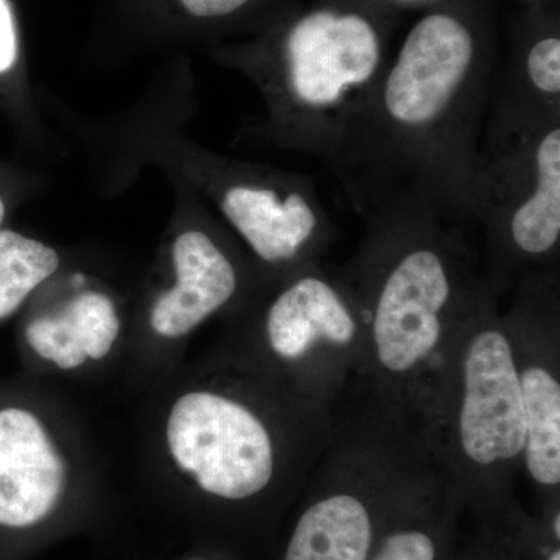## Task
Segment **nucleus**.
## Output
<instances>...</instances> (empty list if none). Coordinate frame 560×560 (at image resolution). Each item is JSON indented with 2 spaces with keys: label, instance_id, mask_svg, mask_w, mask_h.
Instances as JSON below:
<instances>
[{
  "label": "nucleus",
  "instance_id": "423d86ee",
  "mask_svg": "<svg viewBox=\"0 0 560 560\" xmlns=\"http://www.w3.org/2000/svg\"><path fill=\"white\" fill-rule=\"evenodd\" d=\"M205 186L264 264H294L330 235L327 209L308 176L215 158L205 168Z\"/></svg>",
  "mask_w": 560,
  "mask_h": 560
},
{
  "label": "nucleus",
  "instance_id": "6ab92c4d",
  "mask_svg": "<svg viewBox=\"0 0 560 560\" xmlns=\"http://www.w3.org/2000/svg\"><path fill=\"white\" fill-rule=\"evenodd\" d=\"M555 533L556 536L560 537V514L556 515L555 518Z\"/></svg>",
  "mask_w": 560,
  "mask_h": 560
},
{
  "label": "nucleus",
  "instance_id": "4468645a",
  "mask_svg": "<svg viewBox=\"0 0 560 560\" xmlns=\"http://www.w3.org/2000/svg\"><path fill=\"white\" fill-rule=\"evenodd\" d=\"M57 249L21 232L0 230V320L20 311L60 268Z\"/></svg>",
  "mask_w": 560,
  "mask_h": 560
},
{
  "label": "nucleus",
  "instance_id": "dca6fc26",
  "mask_svg": "<svg viewBox=\"0 0 560 560\" xmlns=\"http://www.w3.org/2000/svg\"><path fill=\"white\" fill-rule=\"evenodd\" d=\"M375 560H434V545L427 534L407 530L390 537Z\"/></svg>",
  "mask_w": 560,
  "mask_h": 560
},
{
  "label": "nucleus",
  "instance_id": "20e7f679",
  "mask_svg": "<svg viewBox=\"0 0 560 560\" xmlns=\"http://www.w3.org/2000/svg\"><path fill=\"white\" fill-rule=\"evenodd\" d=\"M475 221L515 256L541 259L560 241V116L485 130Z\"/></svg>",
  "mask_w": 560,
  "mask_h": 560
},
{
  "label": "nucleus",
  "instance_id": "9b49d317",
  "mask_svg": "<svg viewBox=\"0 0 560 560\" xmlns=\"http://www.w3.org/2000/svg\"><path fill=\"white\" fill-rule=\"evenodd\" d=\"M121 319L116 302L101 290H81L54 312L28 320L25 340L39 359L61 371L106 359L119 340Z\"/></svg>",
  "mask_w": 560,
  "mask_h": 560
},
{
  "label": "nucleus",
  "instance_id": "f8f14e48",
  "mask_svg": "<svg viewBox=\"0 0 560 560\" xmlns=\"http://www.w3.org/2000/svg\"><path fill=\"white\" fill-rule=\"evenodd\" d=\"M371 518L352 495H335L313 504L291 537L285 560H366Z\"/></svg>",
  "mask_w": 560,
  "mask_h": 560
},
{
  "label": "nucleus",
  "instance_id": "aec40b11",
  "mask_svg": "<svg viewBox=\"0 0 560 560\" xmlns=\"http://www.w3.org/2000/svg\"><path fill=\"white\" fill-rule=\"evenodd\" d=\"M550 560H560V552L559 551L552 552Z\"/></svg>",
  "mask_w": 560,
  "mask_h": 560
},
{
  "label": "nucleus",
  "instance_id": "a211bd4d",
  "mask_svg": "<svg viewBox=\"0 0 560 560\" xmlns=\"http://www.w3.org/2000/svg\"><path fill=\"white\" fill-rule=\"evenodd\" d=\"M10 208L11 201L9 191H7L5 187H3V184L0 183V230H2L3 224H5Z\"/></svg>",
  "mask_w": 560,
  "mask_h": 560
},
{
  "label": "nucleus",
  "instance_id": "7ed1b4c3",
  "mask_svg": "<svg viewBox=\"0 0 560 560\" xmlns=\"http://www.w3.org/2000/svg\"><path fill=\"white\" fill-rule=\"evenodd\" d=\"M368 221L382 223L397 250L396 256L390 254L389 267L375 293V352L386 370L408 372L441 341L445 313L456 296L447 249L460 223L430 213ZM371 230L381 237L374 228Z\"/></svg>",
  "mask_w": 560,
  "mask_h": 560
},
{
  "label": "nucleus",
  "instance_id": "0eeeda50",
  "mask_svg": "<svg viewBox=\"0 0 560 560\" xmlns=\"http://www.w3.org/2000/svg\"><path fill=\"white\" fill-rule=\"evenodd\" d=\"M526 418L521 375L503 331L475 335L464 361L459 436L478 464L511 459L525 447Z\"/></svg>",
  "mask_w": 560,
  "mask_h": 560
},
{
  "label": "nucleus",
  "instance_id": "2eb2a0df",
  "mask_svg": "<svg viewBox=\"0 0 560 560\" xmlns=\"http://www.w3.org/2000/svg\"><path fill=\"white\" fill-rule=\"evenodd\" d=\"M21 35L11 0H0V95L16 94L21 72Z\"/></svg>",
  "mask_w": 560,
  "mask_h": 560
},
{
  "label": "nucleus",
  "instance_id": "f3484780",
  "mask_svg": "<svg viewBox=\"0 0 560 560\" xmlns=\"http://www.w3.org/2000/svg\"><path fill=\"white\" fill-rule=\"evenodd\" d=\"M183 9L200 20L230 16L243 9L249 0H179Z\"/></svg>",
  "mask_w": 560,
  "mask_h": 560
},
{
  "label": "nucleus",
  "instance_id": "9d476101",
  "mask_svg": "<svg viewBox=\"0 0 560 560\" xmlns=\"http://www.w3.org/2000/svg\"><path fill=\"white\" fill-rule=\"evenodd\" d=\"M268 342L282 359H300L316 341L349 345L359 330L355 313L330 280L304 275L285 287L268 307Z\"/></svg>",
  "mask_w": 560,
  "mask_h": 560
},
{
  "label": "nucleus",
  "instance_id": "1a4fd4ad",
  "mask_svg": "<svg viewBox=\"0 0 560 560\" xmlns=\"http://www.w3.org/2000/svg\"><path fill=\"white\" fill-rule=\"evenodd\" d=\"M173 283L150 308V327L168 340L186 337L226 307L241 287L237 267L202 228L180 232L172 243Z\"/></svg>",
  "mask_w": 560,
  "mask_h": 560
},
{
  "label": "nucleus",
  "instance_id": "ddd939ff",
  "mask_svg": "<svg viewBox=\"0 0 560 560\" xmlns=\"http://www.w3.org/2000/svg\"><path fill=\"white\" fill-rule=\"evenodd\" d=\"M525 400L526 467L545 486L560 482V386L550 372L529 368L521 375Z\"/></svg>",
  "mask_w": 560,
  "mask_h": 560
},
{
  "label": "nucleus",
  "instance_id": "f257e3e1",
  "mask_svg": "<svg viewBox=\"0 0 560 560\" xmlns=\"http://www.w3.org/2000/svg\"><path fill=\"white\" fill-rule=\"evenodd\" d=\"M492 80L467 22L444 11L422 18L327 162L357 212L475 221Z\"/></svg>",
  "mask_w": 560,
  "mask_h": 560
},
{
  "label": "nucleus",
  "instance_id": "39448f33",
  "mask_svg": "<svg viewBox=\"0 0 560 560\" xmlns=\"http://www.w3.org/2000/svg\"><path fill=\"white\" fill-rule=\"evenodd\" d=\"M165 442L176 470L220 499L257 495L275 474L270 431L241 401L212 390H189L173 401Z\"/></svg>",
  "mask_w": 560,
  "mask_h": 560
},
{
  "label": "nucleus",
  "instance_id": "6e6552de",
  "mask_svg": "<svg viewBox=\"0 0 560 560\" xmlns=\"http://www.w3.org/2000/svg\"><path fill=\"white\" fill-rule=\"evenodd\" d=\"M68 466L43 420L24 408L0 410V526L31 528L60 503Z\"/></svg>",
  "mask_w": 560,
  "mask_h": 560
},
{
  "label": "nucleus",
  "instance_id": "f03ea898",
  "mask_svg": "<svg viewBox=\"0 0 560 560\" xmlns=\"http://www.w3.org/2000/svg\"><path fill=\"white\" fill-rule=\"evenodd\" d=\"M383 69L381 32L370 18L308 11L291 24L272 61L253 69L268 106V136L327 165Z\"/></svg>",
  "mask_w": 560,
  "mask_h": 560
}]
</instances>
